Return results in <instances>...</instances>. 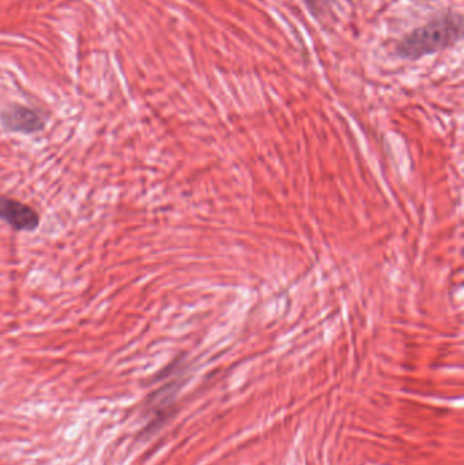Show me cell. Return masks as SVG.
Segmentation results:
<instances>
[{"label":"cell","mask_w":464,"mask_h":465,"mask_svg":"<svg viewBox=\"0 0 464 465\" xmlns=\"http://www.w3.org/2000/svg\"><path fill=\"white\" fill-rule=\"evenodd\" d=\"M462 35V14L449 11L400 38L395 46V54L403 60L424 59L458 45Z\"/></svg>","instance_id":"obj_1"},{"label":"cell","mask_w":464,"mask_h":465,"mask_svg":"<svg viewBox=\"0 0 464 465\" xmlns=\"http://www.w3.org/2000/svg\"><path fill=\"white\" fill-rule=\"evenodd\" d=\"M3 128L8 133L35 135L45 128L46 119L43 112L24 105H13L0 114Z\"/></svg>","instance_id":"obj_2"},{"label":"cell","mask_w":464,"mask_h":465,"mask_svg":"<svg viewBox=\"0 0 464 465\" xmlns=\"http://www.w3.org/2000/svg\"><path fill=\"white\" fill-rule=\"evenodd\" d=\"M0 221L15 232H35L41 218L29 204L8 196H0Z\"/></svg>","instance_id":"obj_3"},{"label":"cell","mask_w":464,"mask_h":465,"mask_svg":"<svg viewBox=\"0 0 464 465\" xmlns=\"http://www.w3.org/2000/svg\"><path fill=\"white\" fill-rule=\"evenodd\" d=\"M315 21L323 22L331 14L334 0H302Z\"/></svg>","instance_id":"obj_4"}]
</instances>
